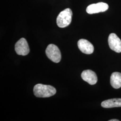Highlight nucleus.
<instances>
[{
    "mask_svg": "<svg viewBox=\"0 0 121 121\" xmlns=\"http://www.w3.org/2000/svg\"><path fill=\"white\" fill-rule=\"evenodd\" d=\"M108 8V4L104 2H99L88 5L86 9L87 13L93 14L100 12H104Z\"/></svg>",
    "mask_w": 121,
    "mask_h": 121,
    "instance_id": "6",
    "label": "nucleus"
},
{
    "mask_svg": "<svg viewBox=\"0 0 121 121\" xmlns=\"http://www.w3.org/2000/svg\"><path fill=\"white\" fill-rule=\"evenodd\" d=\"M33 91L35 96L41 98L49 97L54 95L56 93V90L53 86L42 84L35 85Z\"/></svg>",
    "mask_w": 121,
    "mask_h": 121,
    "instance_id": "1",
    "label": "nucleus"
},
{
    "mask_svg": "<svg viewBox=\"0 0 121 121\" xmlns=\"http://www.w3.org/2000/svg\"><path fill=\"white\" fill-rule=\"evenodd\" d=\"M73 13L69 8L65 9L59 13L56 18L57 26L60 28H64L70 24Z\"/></svg>",
    "mask_w": 121,
    "mask_h": 121,
    "instance_id": "2",
    "label": "nucleus"
},
{
    "mask_svg": "<svg viewBox=\"0 0 121 121\" xmlns=\"http://www.w3.org/2000/svg\"><path fill=\"white\" fill-rule=\"evenodd\" d=\"M15 50L18 55L26 56L30 52V48L26 39L22 38L15 45Z\"/></svg>",
    "mask_w": 121,
    "mask_h": 121,
    "instance_id": "4",
    "label": "nucleus"
},
{
    "mask_svg": "<svg viewBox=\"0 0 121 121\" xmlns=\"http://www.w3.org/2000/svg\"><path fill=\"white\" fill-rule=\"evenodd\" d=\"M119 120H117V119H111V120H109V121H119Z\"/></svg>",
    "mask_w": 121,
    "mask_h": 121,
    "instance_id": "11",
    "label": "nucleus"
},
{
    "mask_svg": "<svg viewBox=\"0 0 121 121\" xmlns=\"http://www.w3.org/2000/svg\"><path fill=\"white\" fill-rule=\"evenodd\" d=\"M110 83L111 86L115 89L121 87V73L115 72L112 73L110 77Z\"/></svg>",
    "mask_w": 121,
    "mask_h": 121,
    "instance_id": "10",
    "label": "nucleus"
},
{
    "mask_svg": "<svg viewBox=\"0 0 121 121\" xmlns=\"http://www.w3.org/2000/svg\"><path fill=\"white\" fill-rule=\"evenodd\" d=\"M78 46L80 50L85 54H91L94 51L93 45L86 39H79L78 41Z\"/></svg>",
    "mask_w": 121,
    "mask_h": 121,
    "instance_id": "7",
    "label": "nucleus"
},
{
    "mask_svg": "<svg viewBox=\"0 0 121 121\" xmlns=\"http://www.w3.org/2000/svg\"><path fill=\"white\" fill-rule=\"evenodd\" d=\"M82 79L90 85H94L97 82V77L95 73L90 69L84 70L81 74Z\"/></svg>",
    "mask_w": 121,
    "mask_h": 121,
    "instance_id": "8",
    "label": "nucleus"
},
{
    "mask_svg": "<svg viewBox=\"0 0 121 121\" xmlns=\"http://www.w3.org/2000/svg\"><path fill=\"white\" fill-rule=\"evenodd\" d=\"M46 54L48 58L55 63H58L61 60L60 51L56 45L53 44L48 45L46 49Z\"/></svg>",
    "mask_w": 121,
    "mask_h": 121,
    "instance_id": "3",
    "label": "nucleus"
},
{
    "mask_svg": "<svg viewBox=\"0 0 121 121\" xmlns=\"http://www.w3.org/2000/svg\"><path fill=\"white\" fill-rule=\"evenodd\" d=\"M108 43L110 48L118 53L121 52V40L115 33L110 34L108 38Z\"/></svg>",
    "mask_w": 121,
    "mask_h": 121,
    "instance_id": "5",
    "label": "nucleus"
},
{
    "mask_svg": "<svg viewBox=\"0 0 121 121\" xmlns=\"http://www.w3.org/2000/svg\"><path fill=\"white\" fill-rule=\"evenodd\" d=\"M101 106L104 108L121 107V98H114L104 100L101 103Z\"/></svg>",
    "mask_w": 121,
    "mask_h": 121,
    "instance_id": "9",
    "label": "nucleus"
}]
</instances>
